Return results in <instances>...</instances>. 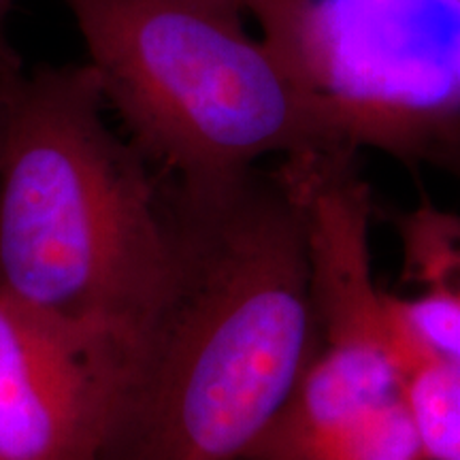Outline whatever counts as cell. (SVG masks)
Segmentation results:
<instances>
[{"instance_id":"obj_11","label":"cell","mask_w":460,"mask_h":460,"mask_svg":"<svg viewBox=\"0 0 460 460\" xmlns=\"http://www.w3.org/2000/svg\"><path fill=\"white\" fill-rule=\"evenodd\" d=\"M454 71H456L458 84H460V37L456 41V49H454Z\"/></svg>"},{"instance_id":"obj_9","label":"cell","mask_w":460,"mask_h":460,"mask_svg":"<svg viewBox=\"0 0 460 460\" xmlns=\"http://www.w3.org/2000/svg\"><path fill=\"white\" fill-rule=\"evenodd\" d=\"M430 158H439L454 175L460 177V115L454 119L450 128L446 130L441 141L437 143Z\"/></svg>"},{"instance_id":"obj_6","label":"cell","mask_w":460,"mask_h":460,"mask_svg":"<svg viewBox=\"0 0 460 460\" xmlns=\"http://www.w3.org/2000/svg\"><path fill=\"white\" fill-rule=\"evenodd\" d=\"M243 460H427L405 399L320 422L273 418Z\"/></svg>"},{"instance_id":"obj_3","label":"cell","mask_w":460,"mask_h":460,"mask_svg":"<svg viewBox=\"0 0 460 460\" xmlns=\"http://www.w3.org/2000/svg\"><path fill=\"white\" fill-rule=\"evenodd\" d=\"M62 3L107 109L177 186H222L273 154L360 147L348 113L250 37L234 0Z\"/></svg>"},{"instance_id":"obj_5","label":"cell","mask_w":460,"mask_h":460,"mask_svg":"<svg viewBox=\"0 0 460 460\" xmlns=\"http://www.w3.org/2000/svg\"><path fill=\"white\" fill-rule=\"evenodd\" d=\"M113 420L84 356L0 296V460H99Z\"/></svg>"},{"instance_id":"obj_12","label":"cell","mask_w":460,"mask_h":460,"mask_svg":"<svg viewBox=\"0 0 460 460\" xmlns=\"http://www.w3.org/2000/svg\"><path fill=\"white\" fill-rule=\"evenodd\" d=\"M234 3H239V4H241V7H243V0H234Z\"/></svg>"},{"instance_id":"obj_8","label":"cell","mask_w":460,"mask_h":460,"mask_svg":"<svg viewBox=\"0 0 460 460\" xmlns=\"http://www.w3.org/2000/svg\"><path fill=\"white\" fill-rule=\"evenodd\" d=\"M427 460H460V367L430 358L402 384Z\"/></svg>"},{"instance_id":"obj_4","label":"cell","mask_w":460,"mask_h":460,"mask_svg":"<svg viewBox=\"0 0 460 460\" xmlns=\"http://www.w3.org/2000/svg\"><path fill=\"white\" fill-rule=\"evenodd\" d=\"M356 149H314L284 158L278 177L296 200L307 247L309 290L324 345H367L388 352L402 384L435 358L407 329L396 296L371 269V190L354 166Z\"/></svg>"},{"instance_id":"obj_2","label":"cell","mask_w":460,"mask_h":460,"mask_svg":"<svg viewBox=\"0 0 460 460\" xmlns=\"http://www.w3.org/2000/svg\"><path fill=\"white\" fill-rule=\"evenodd\" d=\"M169 192L180 281L99 460H243L320 349L301 214L275 171Z\"/></svg>"},{"instance_id":"obj_10","label":"cell","mask_w":460,"mask_h":460,"mask_svg":"<svg viewBox=\"0 0 460 460\" xmlns=\"http://www.w3.org/2000/svg\"><path fill=\"white\" fill-rule=\"evenodd\" d=\"M17 0H0V73L13 71V68L22 66L20 56L11 48L7 39V20Z\"/></svg>"},{"instance_id":"obj_13","label":"cell","mask_w":460,"mask_h":460,"mask_svg":"<svg viewBox=\"0 0 460 460\" xmlns=\"http://www.w3.org/2000/svg\"><path fill=\"white\" fill-rule=\"evenodd\" d=\"M454 3H456V4H458V7H460V0H454Z\"/></svg>"},{"instance_id":"obj_7","label":"cell","mask_w":460,"mask_h":460,"mask_svg":"<svg viewBox=\"0 0 460 460\" xmlns=\"http://www.w3.org/2000/svg\"><path fill=\"white\" fill-rule=\"evenodd\" d=\"M402 279L460 301V217L422 200L396 217Z\"/></svg>"},{"instance_id":"obj_1","label":"cell","mask_w":460,"mask_h":460,"mask_svg":"<svg viewBox=\"0 0 460 460\" xmlns=\"http://www.w3.org/2000/svg\"><path fill=\"white\" fill-rule=\"evenodd\" d=\"M105 113L90 65L0 73V296L84 356L118 418L183 245L169 188Z\"/></svg>"}]
</instances>
